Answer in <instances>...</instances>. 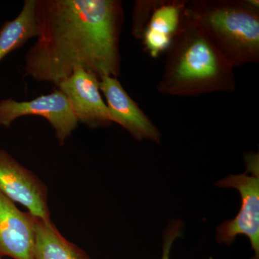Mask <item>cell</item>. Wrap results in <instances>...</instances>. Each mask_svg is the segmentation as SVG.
Listing matches in <instances>:
<instances>
[{
	"instance_id": "obj_1",
	"label": "cell",
	"mask_w": 259,
	"mask_h": 259,
	"mask_svg": "<svg viewBox=\"0 0 259 259\" xmlns=\"http://www.w3.org/2000/svg\"><path fill=\"white\" fill-rule=\"evenodd\" d=\"M36 41L25 56V74L59 83L81 69L118 78L125 13L120 0H35Z\"/></svg>"
},
{
	"instance_id": "obj_2",
	"label": "cell",
	"mask_w": 259,
	"mask_h": 259,
	"mask_svg": "<svg viewBox=\"0 0 259 259\" xmlns=\"http://www.w3.org/2000/svg\"><path fill=\"white\" fill-rule=\"evenodd\" d=\"M236 88L234 67L198 24L183 13L178 31L166 51L158 91L171 96L194 97L233 93Z\"/></svg>"
},
{
	"instance_id": "obj_3",
	"label": "cell",
	"mask_w": 259,
	"mask_h": 259,
	"mask_svg": "<svg viewBox=\"0 0 259 259\" xmlns=\"http://www.w3.org/2000/svg\"><path fill=\"white\" fill-rule=\"evenodd\" d=\"M183 13L233 67L258 64L259 10L249 0H192Z\"/></svg>"
},
{
	"instance_id": "obj_4",
	"label": "cell",
	"mask_w": 259,
	"mask_h": 259,
	"mask_svg": "<svg viewBox=\"0 0 259 259\" xmlns=\"http://www.w3.org/2000/svg\"><path fill=\"white\" fill-rule=\"evenodd\" d=\"M244 161L245 173L230 175L216 182L218 187L238 190L241 197V207L238 214L218 227L216 238L219 243L231 245L238 236H247L254 252L250 259H259L258 153H245Z\"/></svg>"
},
{
	"instance_id": "obj_5",
	"label": "cell",
	"mask_w": 259,
	"mask_h": 259,
	"mask_svg": "<svg viewBox=\"0 0 259 259\" xmlns=\"http://www.w3.org/2000/svg\"><path fill=\"white\" fill-rule=\"evenodd\" d=\"M28 115L45 118L55 131L61 146H64L79 124L67 97L58 89L30 101L18 102L10 98L0 101V126L10 127L17 119Z\"/></svg>"
},
{
	"instance_id": "obj_6",
	"label": "cell",
	"mask_w": 259,
	"mask_h": 259,
	"mask_svg": "<svg viewBox=\"0 0 259 259\" xmlns=\"http://www.w3.org/2000/svg\"><path fill=\"white\" fill-rule=\"evenodd\" d=\"M0 193L26 207L34 217L51 221L47 186L4 149H0Z\"/></svg>"
},
{
	"instance_id": "obj_7",
	"label": "cell",
	"mask_w": 259,
	"mask_h": 259,
	"mask_svg": "<svg viewBox=\"0 0 259 259\" xmlns=\"http://www.w3.org/2000/svg\"><path fill=\"white\" fill-rule=\"evenodd\" d=\"M56 88L67 97L79 123L91 129L112 125L106 103L100 93V79L95 74L83 69H76Z\"/></svg>"
},
{
	"instance_id": "obj_8",
	"label": "cell",
	"mask_w": 259,
	"mask_h": 259,
	"mask_svg": "<svg viewBox=\"0 0 259 259\" xmlns=\"http://www.w3.org/2000/svg\"><path fill=\"white\" fill-rule=\"evenodd\" d=\"M100 90L106 100L112 123L120 125L137 141L148 140L159 144V131L131 98L117 78L103 76L100 79Z\"/></svg>"
},
{
	"instance_id": "obj_9",
	"label": "cell",
	"mask_w": 259,
	"mask_h": 259,
	"mask_svg": "<svg viewBox=\"0 0 259 259\" xmlns=\"http://www.w3.org/2000/svg\"><path fill=\"white\" fill-rule=\"evenodd\" d=\"M35 217L0 193V258L33 259Z\"/></svg>"
},
{
	"instance_id": "obj_10",
	"label": "cell",
	"mask_w": 259,
	"mask_h": 259,
	"mask_svg": "<svg viewBox=\"0 0 259 259\" xmlns=\"http://www.w3.org/2000/svg\"><path fill=\"white\" fill-rule=\"evenodd\" d=\"M187 1H162L148 20L142 40L145 49L153 58L168 50L176 35Z\"/></svg>"
},
{
	"instance_id": "obj_11",
	"label": "cell",
	"mask_w": 259,
	"mask_h": 259,
	"mask_svg": "<svg viewBox=\"0 0 259 259\" xmlns=\"http://www.w3.org/2000/svg\"><path fill=\"white\" fill-rule=\"evenodd\" d=\"M33 259H91L77 245L65 238L52 221L35 217Z\"/></svg>"
},
{
	"instance_id": "obj_12",
	"label": "cell",
	"mask_w": 259,
	"mask_h": 259,
	"mask_svg": "<svg viewBox=\"0 0 259 259\" xmlns=\"http://www.w3.org/2000/svg\"><path fill=\"white\" fill-rule=\"evenodd\" d=\"M35 0H25L20 14L5 22L0 28V62L10 53L18 50L30 39L36 37Z\"/></svg>"
},
{
	"instance_id": "obj_13",
	"label": "cell",
	"mask_w": 259,
	"mask_h": 259,
	"mask_svg": "<svg viewBox=\"0 0 259 259\" xmlns=\"http://www.w3.org/2000/svg\"><path fill=\"white\" fill-rule=\"evenodd\" d=\"M160 0L136 1L133 13V35L136 39H142L145 28L153 12L161 4Z\"/></svg>"
},
{
	"instance_id": "obj_14",
	"label": "cell",
	"mask_w": 259,
	"mask_h": 259,
	"mask_svg": "<svg viewBox=\"0 0 259 259\" xmlns=\"http://www.w3.org/2000/svg\"><path fill=\"white\" fill-rule=\"evenodd\" d=\"M182 222L172 221L168 223L163 232V252L161 259H170V253L174 242L182 235Z\"/></svg>"
},
{
	"instance_id": "obj_15",
	"label": "cell",
	"mask_w": 259,
	"mask_h": 259,
	"mask_svg": "<svg viewBox=\"0 0 259 259\" xmlns=\"http://www.w3.org/2000/svg\"><path fill=\"white\" fill-rule=\"evenodd\" d=\"M0 259H3V258H0Z\"/></svg>"
}]
</instances>
